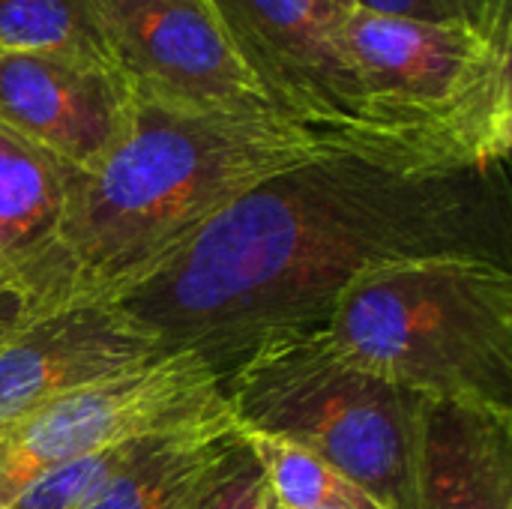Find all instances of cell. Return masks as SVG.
Masks as SVG:
<instances>
[{
    "label": "cell",
    "instance_id": "obj_1",
    "mask_svg": "<svg viewBox=\"0 0 512 509\" xmlns=\"http://www.w3.org/2000/svg\"><path fill=\"white\" fill-rule=\"evenodd\" d=\"M438 255L512 267L507 162L456 168L333 150L219 210L117 306L162 354L192 351L222 375L270 333L324 327L363 273Z\"/></svg>",
    "mask_w": 512,
    "mask_h": 509
},
{
    "label": "cell",
    "instance_id": "obj_14",
    "mask_svg": "<svg viewBox=\"0 0 512 509\" xmlns=\"http://www.w3.org/2000/svg\"><path fill=\"white\" fill-rule=\"evenodd\" d=\"M0 51H60L111 63L96 0H0Z\"/></svg>",
    "mask_w": 512,
    "mask_h": 509
},
{
    "label": "cell",
    "instance_id": "obj_10",
    "mask_svg": "<svg viewBox=\"0 0 512 509\" xmlns=\"http://www.w3.org/2000/svg\"><path fill=\"white\" fill-rule=\"evenodd\" d=\"M165 357L117 303H69L0 333V432L84 384Z\"/></svg>",
    "mask_w": 512,
    "mask_h": 509
},
{
    "label": "cell",
    "instance_id": "obj_20",
    "mask_svg": "<svg viewBox=\"0 0 512 509\" xmlns=\"http://www.w3.org/2000/svg\"><path fill=\"white\" fill-rule=\"evenodd\" d=\"M330 6H336V9H345V12H351L354 9V0H327Z\"/></svg>",
    "mask_w": 512,
    "mask_h": 509
},
{
    "label": "cell",
    "instance_id": "obj_3",
    "mask_svg": "<svg viewBox=\"0 0 512 509\" xmlns=\"http://www.w3.org/2000/svg\"><path fill=\"white\" fill-rule=\"evenodd\" d=\"M324 330L408 393L512 411L510 264L438 255L378 267L336 297Z\"/></svg>",
    "mask_w": 512,
    "mask_h": 509
},
{
    "label": "cell",
    "instance_id": "obj_7",
    "mask_svg": "<svg viewBox=\"0 0 512 509\" xmlns=\"http://www.w3.org/2000/svg\"><path fill=\"white\" fill-rule=\"evenodd\" d=\"M207 3L279 117L369 150L423 159L375 126L345 42V9L327 0Z\"/></svg>",
    "mask_w": 512,
    "mask_h": 509
},
{
    "label": "cell",
    "instance_id": "obj_4",
    "mask_svg": "<svg viewBox=\"0 0 512 509\" xmlns=\"http://www.w3.org/2000/svg\"><path fill=\"white\" fill-rule=\"evenodd\" d=\"M222 393L240 432L309 450L384 509H414L423 396L351 363L324 327L258 339L222 372Z\"/></svg>",
    "mask_w": 512,
    "mask_h": 509
},
{
    "label": "cell",
    "instance_id": "obj_11",
    "mask_svg": "<svg viewBox=\"0 0 512 509\" xmlns=\"http://www.w3.org/2000/svg\"><path fill=\"white\" fill-rule=\"evenodd\" d=\"M414 509H512V411L423 399Z\"/></svg>",
    "mask_w": 512,
    "mask_h": 509
},
{
    "label": "cell",
    "instance_id": "obj_17",
    "mask_svg": "<svg viewBox=\"0 0 512 509\" xmlns=\"http://www.w3.org/2000/svg\"><path fill=\"white\" fill-rule=\"evenodd\" d=\"M354 9L435 27H462L483 36L512 33V0H354Z\"/></svg>",
    "mask_w": 512,
    "mask_h": 509
},
{
    "label": "cell",
    "instance_id": "obj_8",
    "mask_svg": "<svg viewBox=\"0 0 512 509\" xmlns=\"http://www.w3.org/2000/svg\"><path fill=\"white\" fill-rule=\"evenodd\" d=\"M96 6L111 63L132 99L198 114H276L207 0H96Z\"/></svg>",
    "mask_w": 512,
    "mask_h": 509
},
{
    "label": "cell",
    "instance_id": "obj_12",
    "mask_svg": "<svg viewBox=\"0 0 512 509\" xmlns=\"http://www.w3.org/2000/svg\"><path fill=\"white\" fill-rule=\"evenodd\" d=\"M69 174L72 168L0 126V261L15 291V318L57 306Z\"/></svg>",
    "mask_w": 512,
    "mask_h": 509
},
{
    "label": "cell",
    "instance_id": "obj_18",
    "mask_svg": "<svg viewBox=\"0 0 512 509\" xmlns=\"http://www.w3.org/2000/svg\"><path fill=\"white\" fill-rule=\"evenodd\" d=\"M192 509H273L270 483L246 438H240V444L228 453Z\"/></svg>",
    "mask_w": 512,
    "mask_h": 509
},
{
    "label": "cell",
    "instance_id": "obj_5",
    "mask_svg": "<svg viewBox=\"0 0 512 509\" xmlns=\"http://www.w3.org/2000/svg\"><path fill=\"white\" fill-rule=\"evenodd\" d=\"M512 33L345 15L369 114L393 144L462 168L504 165L512 147Z\"/></svg>",
    "mask_w": 512,
    "mask_h": 509
},
{
    "label": "cell",
    "instance_id": "obj_13",
    "mask_svg": "<svg viewBox=\"0 0 512 509\" xmlns=\"http://www.w3.org/2000/svg\"><path fill=\"white\" fill-rule=\"evenodd\" d=\"M240 438L231 414L153 435L87 509H192Z\"/></svg>",
    "mask_w": 512,
    "mask_h": 509
},
{
    "label": "cell",
    "instance_id": "obj_21",
    "mask_svg": "<svg viewBox=\"0 0 512 509\" xmlns=\"http://www.w3.org/2000/svg\"><path fill=\"white\" fill-rule=\"evenodd\" d=\"M9 324H12V321H0V333H3V330H6Z\"/></svg>",
    "mask_w": 512,
    "mask_h": 509
},
{
    "label": "cell",
    "instance_id": "obj_19",
    "mask_svg": "<svg viewBox=\"0 0 512 509\" xmlns=\"http://www.w3.org/2000/svg\"><path fill=\"white\" fill-rule=\"evenodd\" d=\"M0 321H15V291L3 261H0Z\"/></svg>",
    "mask_w": 512,
    "mask_h": 509
},
{
    "label": "cell",
    "instance_id": "obj_2",
    "mask_svg": "<svg viewBox=\"0 0 512 509\" xmlns=\"http://www.w3.org/2000/svg\"><path fill=\"white\" fill-rule=\"evenodd\" d=\"M354 147L276 114H198L135 99L114 153L69 174L57 306L117 303L267 177Z\"/></svg>",
    "mask_w": 512,
    "mask_h": 509
},
{
    "label": "cell",
    "instance_id": "obj_15",
    "mask_svg": "<svg viewBox=\"0 0 512 509\" xmlns=\"http://www.w3.org/2000/svg\"><path fill=\"white\" fill-rule=\"evenodd\" d=\"M270 483L273 504L282 509H384L330 462L267 435L243 432Z\"/></svg>",
    "mask_w": 512,
    "mask_h": 509
},
{
    "label": "cell",
    "instance_id": "obj_9",
    "mask_svg": "<svg viewBox=\"0 0 512 509\" xmlns=\"http://www.w3.org/2000/svg\"><path fill=\"white\" fill-rule=\"evenodd\" d=\"M135 114L123 75L93 57L0 51V126L84 174L126 138Z\"/></svg>",
    "mask_w": 512,
    "mask_h": 509
},
{
    "label": "cell",
    "instance_id": "obj_16",
    "mask_svg": "<svg viewBox=\"0 0 512 509\" xmlns=\"http://www.w3.org/2000/svg\"><path fill=\"white\" fill-rule=\"evenodd\" d=\"M147 438L105 447L39 474L6 504V509H87L90 501L108 486V480L141 450Z\"/></svg>",
    "mask_w": 512,
    "mask_h": 509
},
{
    "label": "cell",
    "instance_id": "obj_6",
    "mask_svg": "<svg viewBox=\"0 0 512 509\" xmlns=\"http://www.w3.org/2000/svg\"><path fill=\"white\" fill-rule=\"evenodd\" d=\"M222 414V375L192 351L69 390L0 432V509L63 462Z\"/></svg>",
    "mask_w": 512,
    "mask_h": 509
},
{
    "label": "cell",
    "instance_id": "obj_22",
    "mask_svg": "<svg viewBox=\"0 0 512 509\" xmlns=\"http://www.w3.org/2000/svg\"><path fill=\"white\" fill-rule=\"evenodd\" d=\"M273 509H282V507H276V504H273Z\"/></svg>",
    "mask_w": 512,
    "mask_h": 509
}]
</instances>
